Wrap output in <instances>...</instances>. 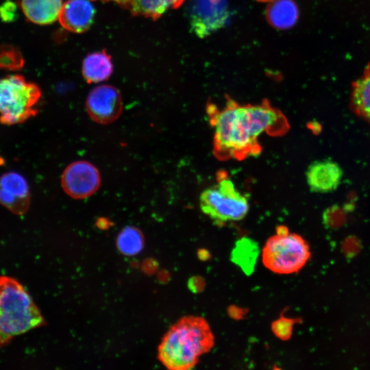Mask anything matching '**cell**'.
Returning <instances> with one entry per match:
<instances>
[{
	"instance_id": "6da1fadb",
	"label": "cell",
	"mask_w": 370,
	"mask_h": 370,
	"mask_svg": "<svg viewBox=\"0 0 370 370\" xmlns=\"http://www.w3.org/2000/svg\"><path fill=\"white\" fill-rule=\"evenodd\" d=\"M207 112L214 129V153L223 160L258 156L262 134L278 136L288 130L286 117L267 101L241 105L227 99L222 109L210 103Z\"/></svg>"
},
{
	"instance_id": "7a4b0ae2",
	"label": "cell",
	"mask_w": 370,
	"mask_h": 370,
	"mask_svg": "<svg viewBox=\"0 0 370 370\" xmlns=\"http://www.w3.org/2000/svg\"><path fill=\"white\" fill-rule=\"evenodd\" d=\"M214 345V336L207 321L199 316H185L164 335L158 357L169 369L188 370L193 369Z\"/></svg>"
},
{
	"instance_id": "3957f363",
	"label": "cell",
	"mask_w": 370,
	"mask_h": 370,
	"mask_svg": "<svg viewBox=\"0 0 370 370\" xmlns=\"http://www.w3.org/2000/svg\"><path fill=\"white\" fill-rule=\"evenodd\" d=\"M45 323L32 298L14 278L0 276V347Z\"/></svg>"
},
{
	"instance_id": "277c9868",
	"label": "cell",
	"mask_w": 370,
	"mask_h": 370,
	"mask_svg": "<svg viewBox=\"0 0 370 370\" xmlns=\"http://www.w3.org/2000/svg\"><path fill=\"white\" fill-rule=\"evenodd\" d=\"M199 206L202 212L217 225L241 221L249 209L247 198L224 173L218 174L217 184L201 192Z\"/></svg>"
},
{
	"instance_id": "5b68a950",
	"label": "cell",
	"mask_w": 370,
	"mask_h": 370,
	"mask_svg": "<svg viewBox=\"0 0 370 370\" xmlns=\"http://www.w3.org/2000/svg\"><path fill=\"white\" fill-rule=\"evenodd\" d=\"M41 97L39 87L21 75L0 79V122L22 123L37 114L36 106Z\"/></svg>"
},
{
	"instance_id": "8992f818",
	"label": "cell",
	"mask_w": 370,
	"mask_h": 370,
	"mask_svg": "<svg viewBox=\"0 0 370 370\" xmlns=\"http://www.w3.org/2000/svg\"><path fill=\"white\" fill-rule=\"evenodd\" d=\"M310 257L307 242L301 236L290 232L271 236L262 251V260L264 267L278 274L297 272Z\"/></svg>"
},
{
	"instance_id": "52a82bcc",
	"label": "cell",
	"mask_w": 370,
	"mask_h": 370,
	"mask_svg": "<svg viewBox=\"0 0 370 370\" xmlns=\"http://www.w3.org/2000/svg\"><path fill=\"white\" fill-rule=\"evenodd\" d=\"M63 190L75 199L87 198L95 193L101 185V176L97 168L85 160L69 164L61 177Z\"/></svg>"
},
{
	"instance_id": "ba28073f",
	"label": "cell",
	"mask_w": 370,
	"mask_h": 370,
	"mask_svg": "<svg viewBox=\"0 0 370 370\" xmlns=\"http://www.w3.org/2000/svg\"><path fill=\"white\" fill-rule=\"evenodd\" d=\"M228 0H193L190 24L195 34L204 38L223 27L229 16Z\"/></svg>"
},
{
	"instance_id": "9c48e42d",
	"label": "cell",
	"mask_w": 370,
	"mask_h": 370,
	"mask_svg": "<svg viewBox=\"0 0 370 370\" xmlns=\"http://www.w3.org/2000/svg\"><path fill=\"white\" fill-rule=\"evenodd\" d=\"M86 110L90 119L97 123L107 125L113 123L123 110L120 91L110 85L95 87L86 98Z\"/></svg>"
},
{
	"instance_id": "30bf717a",
	"label": "cell",
	"mask_w": 370,
	"mask_h": 370,
	"mask_svg": "<svg viewBox=\"0 0 370 370\" xmlns=\"http://www.w3.org/2000/svg\"><path fill=\"white\" fill-rule=\"evenodd\" d=\"M0 204L17 215L24 214L30 205V193L25 178L16 172L0 177Z\"/></svg>"
},
{
	"instance_id": "8fae6325",
	"label": "cell",
	"mask_w": 370,
	"mask_h": 370,
	"mask_svg": "<svg viewBox=\"0 0 370 370\" xmlns=\"http://www.w3.org/2000/svg\"><path fill=\"white\" fill-rule=\"evenodd\" d=\"M343 171L341 166L331 159L312 162L306 171L307 184L312 192L328 193L339 186Z\"/></svg>"
},
{
	"instance_id": "7c38bea8",
	"label": "cell",
	"mask_w": 370,
	"mask_h": 370,
	"mask_svg": "<svg viewBox=\"0 0 370 370\" xmlns=\"http://www.w3.org/2000/svg\"><path fill=\"white\" fill-rule=\"evenodd\" d=\"M95 14L90 0H68L63 3L58 21L65 29L79 34L89 29Z\"/></svg>"
},
{
	"instance_id": "4fadbf2b",
	"label": "cell",
	"mask_w": 370,
	"mask_h": 370,
	"mask_svg": "<svg viewBox=\"0 0 370 370\" xmlns=\"http://www.w3.org/2000/svg\"><path fill=\"white\" fill-rule=\"evenodd\" d=\"M62 0H22L21 8L27 18L38 25H49L58 20Z\"/></svg>"
},
{
	"instance_id": "5bb4252c",
	"label": "cell",
	"mask_w": 370,
	"mask_h": 370,
	"mask_svg": "<svg viewBox=\"0 0 370 370\" xmlns=\"http://www.w3.org/2000/svg\"><path fill=\"white\" fill-rule=\"evenodd\" d=\"M269 23L278 29H287L297 23L299 10L293 0H274L270 2L266 10Z\"/></svg>"
},
{
	"instance_id": "9a60e30c",
	"label": "cell",
	"mask_w": 370,
	"mask_h": 370,
	"mask_svg": "<svg viewBox=\"0 0 370 370\" xmlns=\"http://www.w3.org/2000/svg\"><path fill=\"white\" fill-rule=\"evenodd\" d=\"M112 71L111 56L104 50L90 53L84 59L82 75L89 84L108 79Z\"/></svg>"
},
{
	"instance_id": "2e32d148",
	"label": "cell",
	"mask_w": 370,
	"mask_h": 370,
	"mask_svg": "<svg viewBox=\"0 0 370 370\" xmlns=\"http://www.w3.org/2000/svg\"><path fill=\"white\" fill-rule=\"evenodd\" d=\"M351 103L354 112L370 123V64L352 84Z\"/></svg>"
},
{
	"instance_id": "e0dca14e",
	"label": "cell",
	"mask_w": 370,
	"mask_h": 370,
	"mask_svg": "<svg viewBox=\"0 0 370 370\" xmlns=\"http://www.w3.org/2000/svg\"><path fill=\"white\" fill-rule=\"evenodd\" d=\"M185 1L132 0L128 9L134 16H143L156 20L169 10L179 8Z\"/></svg>"
},
{
	"instance_id": "ac0fdd59",
	"label": "cell",
	"mask_w": 370,
	"mask_h": 370,
	"mask_svg": "<svg viewBox=\"0 0 370 370\" xmlns=\"http://www.w3.org/2000/svg\"><path fill=\"white\" fill-rule=\"evenodd\" d=\"M144 236L137 227L127 226L123 228L116 238L119 251L125 256H134L140 252L144 247Z\"/></svg>"
},
{
	"instance_id": "d6986e66",
	"label": "cell",
	"mask_w": 370,
	"mask_h": 370,
	"mask_svg": "<svg viewBox=\"0 0 370 370\" xmlns=\"http://www.w3.org/2000/svg\"><path fill=\"white\" fill-rule=\"evenodd\" d=\"M23 59L20 51L12 46L0 47V69H20L23 66Z\"/></svg>"
},
{
	"instance_id": "ffe728a7",
	"label": "cell",
	"mask_w": 370,
	"mask_h": 370,
	"mask_svg": "<svg viewBox=\"0 0 370 370\" xmlns=\"http://www.w3.org/2000/svg\"><path fill=\"white\" fill-rule=\"evenodd\" d=\"M294 323L293 319L282 317L272 323L273 332L277 337L288 340L291 336Z\"/></svg>"
},
{
	"instance_id": "44dd1931",
	"label": "cell",
	"mask_w": 370,
	"mask_h": 370,
	"mask_svg": "<svg viewBox=\"0 0 370 370\" xmlns=\"http://www.w3.org/2000/svg\"><path fill=\"white\" fill-rule=\"evenodd\" d=\"M16 8L12 2L5 3L0 8V15L4 21L14 18Z\"/></svg>"
},
{
	"instance_id": "7402d4cb",
	"label": "cell",
	"mask_w": 370,
	"mask_h": 370,
	"mask_svg": "<svg viewBox=\"0 0 370 370\" xmlns=\"http://www.w3.org/2000/svg\"><path fill=\"white\" fill-rule=\"evenodd\" d=\"M95 1V0H93ZM99 1H103V2H109V1H112V2H114L119 5H120L121 6L125 8H128L132 0H99Z\"/></svg>"
},
{
	"instance_id": "603a6c76",
	"label": "cell",
	"mask_w": 370,
	"mask_h": 370,
	"mask_svg": "<svg viewBox=\"0 0 370 370\" xmlns=\"http://www.w3.org/2000/svg\"><path fill=\"white\" fill-rule=\"evenodd\" d=\"M288 230L286 227L280 225L276 228V234L280 235H284L288 234Z\"/></svg>"
},
{
	"instance_id": "cb8c5ba5",
	"label": "cell",
	"mask_w": 370,
	"mask_h": 370,
	"mask_svg": "<svg viewBox=\"0 0 370 370\" xmlns=\"http://www.w3.org/2000/svg\"><path fill=\"white\" fill-rule=\"evenodd\" d=\"M256 1L259 2H262V3H268V2H271L274 0H256Z\"/></svg>"
}]
</instances>
